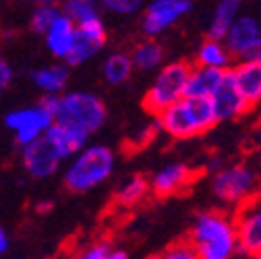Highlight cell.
<instances>
[{
  "instance_id": "obj_1",
  "label": "cell",
  "mask_w": 261,
  "mask_h": 259,
  "mask_svg": "<svg viewBox=\"0 0 261 259\" xmlns=\"http://www.w3.org/2000/svg\"><path fill=\"white\" fill-rule=\"evenodd\" d=\"M155 116L162 131L174 139H191L203 135L218 124L210 95H185Z\"/></svg>"
},
{
  "instance_id": "obj_2",
  "label": "cell",
  "mask_w": 261,
  "mask_h": 259,
  "mask_svg": "<svg viewBox=\"0 0 261 259\" xmlns=\"http://www.w3.org/2000/svg\"><path fill=\"white\" fill-rule=\"evenodd\" d=\"M189 241L201 259H228L239 249L237 224L226 214L201 212L191 226Z\"/></svg>"
},
{
  "instance_id": "obj_3",
  "label": "cell",
  "mask_w": 261,
  "mask_h": 259,
  "mask_svg": "<svg viewBox=\"0 0 261 259\" xmlns=\"http://www.w3.org/2000/svg\"><path fill=\"white\" fill-rule=\"evenodd\" d=\"M52 122L71 126L91 135L97 128H102V124L106 122V106L93 93L73 91L58 98L52 114Z\"/></svg>"
},
{
  "instance_id": "obj_4",
  "label": "cell",
  "mask_w": 261,
  "mask_h": 259,
  "mask_svg": "<svg viewBox=\"0 0 261 259\" xmlns=\"http://www.w3.org/2000/svg\"><path fill=\"white\" fill-rule=\"evenodd\" d=\"M114 170V151L106 145L83 147L79 158L64 174V187L73 193H85L102 185Z\"/></svg>"
},
{
  "instance_id": "obj_5",
  "label": "cell",
  "mask_w": 261,
  "mask_h": 259,
  "mask_svg": "<svg viewBox=\"0 0 261 259\" xmlns=\"http://www.w3.org/2000/svg\"><path fill=\"white\" fill-rule=\"evenodd\" d=\"M189 71H191V64L187 60L168 62L166 67H162V71L155 75L151 87L147 89L143 98V108L149 116L160 114L170 104L185 98V85H187Z\"/></svg>"
},
{
  "instance_id": "obj_6",
  "label": "cell",
  "mask_w": 261,
  "mask_h": 259,
  "mask_svg": "<svg viewBox=\"0 0 261 259\" xmlns=\"http://www.w3.org/2000/svg\"><path fill=\"white\" fill-rule=\"evenodd\" d=\"M257 185V174L247 164H232L216 170L212 180L214 195L222 203H245Z\"/></svg>"
},
{
  "instance_id": "obj_7",
  "label": "cell",
  "mask_w": 261,
  "mask_h": 259,
  "mask_svg": "<svg viewBox=\"0 0 261 259\" xmlns=\"http://www.w3.org/2000/svg\"><path fill=\"white\" fill-rule=\"evenodd\" d=\"M106 40H108V34H106V27L100 21V17L77 23L73 46H71L69 54L64 56V60H67L71 67H79V64H83L85 60H89L91 56L100 52L104 48Z\"/></svg>"
},
{
  "instance_id": "obj_8",
  "label": "cell",
  "mask_w": 261,
  "mask_h": 259,
  "mask_svg": "<svg viewBox=\"0 0 261 259\" xmlns=\"http://www.w3.org/2000/svg\"><path fill=\"white\" fill-rule=\"evenodd\" d=\"M193 9L191 0H151L145 7V17H143V34L149 38L160 36L162 31L170 29L178 19L189 15Z\"/></svg>"
},
{
  "instance_id": "obj_9",
  "label": "cell",
  "mask_w": 261,
  "mask_h": 259,
  "mask_svg": "<svg viewBox=\"0 0 261 259\" xmlns=\"http://www.w3.org/2000/svg\"><path fill=\"white\" fill-rule=\"evenodd\" d=\"M210 98H212V106H214V114H216L218 122L234 120V118H239V116H243V114H247L251 110L249 102L241 95V91L237 89V85L232 81L230 69L224 73L222 81L210 93Z\"/></svg>"
},
{
  "instance_id": "obj_10",
  "label": "cell",
  "mask_w": 261,
  "mask_h": 259,
  "mask_svg": "<svg viewBox=\"0 0 261 259\" xmlns=\"http://www.w3.org/2000/svg\"><path fill=\"white\" fill-rule=\"evenodd\" d=\"M239 253L247 257H261V199L243 205L237 218Z\"/></svg>"
},
{
  "instance_id": "obj_11",
  "label": "cell",
  "mask_w": 261,
  "mask_h": 259,
  "mask_svg": "<svg viewBox=\"0 0 261 259\" xmlns=\"http://www.w3.org/2000/svg\"><path fill=\"white\" fill-rule=\"evenodd\" d=\"M23 160H25V168L29 170L31 176L44 178V176H50L56 172L62 158L58 156V151H56L54 143L48 139V135H38L34 141H29L25 145Z\"/></svg>"
},
{
  "instance_id": "obj_12",
  "label": "cell",
  "mask_w": 261,
  "mask_h": 259,
  "mask_svg": "<svg viewBox=\"0 0 261 259\" xmlns=\"http://www.w3.org/2000/svg\"><path fill=\"white\" fill-rule=\"evenodd\" d=\"M230 75L251 108L261 104V58L241 60L237 67H230Z\"/></svg>"
},
{
  "instance_id": "obj_13",
  "label": "cell",
  "mask_w": 261,
  "mask_h": 259,
  "mask_svg": "<svg viewBox=\"0 0 261 259\" xmlns=\"http://www.w3.org/2000/svg\"><path fill=\"white\" fill-rule=\"evenodd\" d=\"M261 38V25L255 17H237L232 21V25L228 27L226 36H224V42H226V48L232 52V56H243L257 40Z\"/></svg>"
},
{
  "instance_id": "obj_14",
  "label": "cell",
  "mask_w": 261,
  "mask_h": 259,
  "mask_svg": "<svg viewBox=\"0 0 261 259\" xmlns=\"http://www.w3.org/2000/svg\"><path fill=\"white\" fill-rule=\"evenodd\" d=\"M191 178H193V172L185 164H180V162H174V164H168L162 170H158L149 187L158 197H168V195H174V193L182 191L191 183Z\"/></svg>"
},
{
  "instance_id": "obj_15",
  "label": "cell",
  "mask_w": 261,
  "mask_h": 259,
  "mask_svg": "<svg viewBox=\"0 0 261 259\" xmlns=\"http://www.w3.org/2000/svg\"><path fill=\"white\" fill-rule=\"evenodd\" d=\"M46 135L54 143L60 158H69V156L77 153L79 149H83L85 143H87V137H89L83 131H77V128L64 126V124H58V122H52L46 128Z\"/></svg>"
},
{
  "instance_id": "obj_16",
  "label": "cell",
  "mask_w": 261,
  "mask_h": 259,
  "mask_svg": "<svg viewBox=\"0 0 261 259\" xmlns=\"http://www.w3.org/2000/svg\"><path fill=\"white\" fill-rule=\"evenodd\" d=\"M46 34H48V48L52 50V54L58 58H64L75 40V21L69 19L64 13H60Z\"/></svg>"
},
{
  "instance_id": "obj_17",
  "label": "cell",
  "mask_w": 261,
  "mask_h": 259,
  "mask_svg": "<svg viewBox=\"0 0 261 259\" xmlns=\"http://www.w3.org/2000/svg\"><path fill=\"white\" fill-rule=\"evenodd\" d=\"M228 71V69H226ZM224 69H214V67H191L189 77H187V85H185V95H210L218 83L222 81Z\"/></svg>"
},
{
  "instance_id": "obj_18",
  "label": "cell",
  "mask_w": 261,
  "mask_h": 259,
  "mask_svg": "<svg viewBox=\"0 0 261 259\" xmlns=\"http://www.w3.org/2000/svg\"><path fill=\"white\" fill-rule=\"evenodd\" d=\"M197 64L214 69H230L232 67V52L226 48L224 40L207 38L197 50Z\"/></svg>"
},
{
  "instance_id": "obj_19",
  "label": "cell",
  "mask_w": 261,
  "mask_h": 259,
  "mask_svg": "<svg viewBox=\"0 0 261 259\" xmlns=\"http://www.w3.org/2000/svg\"><path fill=\"white\" fill-rule=\"evenodd\" d=\"M241 5H243V0H220L214 13V19H212V25H210V31H207V38L224 40L228 27L239 17Z\"/></svg>"
},
{
  "instance_id": "obj_20",
  "label": "cell",
  "mask_w": 261,
  "mask_h": 259,
  "mask_svg": "<svg viewBox=\"0 0 261 259\" xmlns=\"http://www.w3.org/2000/svg\"><path fill=\"white\" fill-rule=\"evenodd\" d=\"M7 124L13 126V128H34V131H44L52 124V116L48 112H44L40 106L31 108V110H19V112H13L9 114L7 118Z\"/></svg>"
},
{
  "instance_id": "obj_21",
  "label": "cell",
  "mask_w": 261,
  "mask_h": 259,
  "mask_svg": "<svg viewBox=\"0 0 261 259\" xmlns=\"http://www.w3.org/2000/svg\"><path fill=\"white\" fill-rule=\"evenodd\" d=\"M133 60L130 56L122 54V52H116L112 56L106 58L104 62V79L110 83V85H122L130 79L133 75Z\"/></svg>"
},
{
  "instance_id": "obj_22",
  "label": "cell",
  "mask_w": 261,
  "mask_h": 259,
  "mask_svg": "<svg viewBox=\"0 0 261 259\" xmlns=\"http://www.w3.org/2000/svg\"><path fill=\"white\" fill-rule=\"evenodd\" d=\"M130 60H133V67L139 71H153L164 60V48L153 40H147L135 48Z\"/></svg>"
},
{
  "instance_id": "obj_23",
  "label": "cell",
  "mask_w": 261,
  "mask_h": 259,
  "mask_svg": "<svg viewBox=\"0 0 261 259\" xmlns=\"http://www.w3.org/2000/svg\"><path fill=\"white\" fill-rule=\"evenodd\" d=\"M149 191V183L143 178V176H130L116 193V201L124 208H130L139 203Z\"/></svg>"
},
{
  "instance_id": "obj_24",
  "label": "cell",
  "mask_w": 261,
  "mask_h": 259,
  "mask_svg": "<svg viewBox=\"0 0 261 259\" xmlns=\"http://www.w3.org/2000/svg\"><path fill=\"white\" fill-rule=\"evenodd\" d=\"M34 77L36 85H40L42 89H46L48 93H58L64 89L67 85V69L64 67H50V69H44V71H36L31 73Z\"/></svg>"
},
{
  "instance_id": "obj_25",
  "label": "cell",
  "mask_w": 261,
  "mask_h": 259,
  "mask_svg": "<svg viewBox=\"0 0 261 259\" xmlns=\"http://www.w3.org/2000/svg\"><path fill=\"white\" fill-rule=\"evenodd\" d=\"M62 13L67 15L69 19H73L75 23H83V21L100 17V15H97L95 0H67V3H64Z\"/></svg>"
},
{
  "instance_id": "obj_26",
  "label": "cell",
  "mask_w": 261,
  "mask_h": 259,
  "mask_svg": "<svg viewBox=\"0 0 261 259\" xmlns=\"http://www.w3.org/2000/svg\"><path fill=\"white\" fill-rule=\"evenodd\" d=\"M58 15H60V13L54 9V5H42V7L34 13V19H31V29H34L36 34H46Z\"/></svg>"
},
{
  "instance_id": "obj_27",
  "label": "cell",
  "mask_w": 261,
  "mask_h": 259,
  "mask_svg": "<svg viewBox=\"0 0 261 259\" xmlns=\"http://www.w3.org/2000/svg\"><path fill=\"white\" fill-rule=\"evenodd\" d=\"M143 3L145 0H102L104 9L116 15H135L137 11H141Z\"/></svg>"
},
{
  "instance_id": "obj_28",
  "label": "cell",
  "mask_w": 261,
  "mask_h": 259,
  "mask_svg": "<svg viewBox=\"0 0 261 259\" xmlns=\"http://www.w3.org/2000/svg\"><path fill=\"white\" fill-rule=\"evenodd\" d=\"M164 259H197V251L191 245V241H182L176 243L172 247H168L164 253H162Z\"/></svg>"
},
{
  "instance_id": "obj_29",
  "label": "cell",
  "mask_w": 261,
  "mask_h": 259,
  "mask_svg": "<svg viewBox=\"0 0 261 259\" xmlns=\"http://www.w3.org/2000/svg\"><path fill=\"white\" fill-rule=\"evenodd\" d=\"M112 249H114V247H112L110 241H97V243H93L87 251H83L81 257H85V259H110Z\"/></svg>"
},
{
  "instance_id": "obj_30",
  "label": "cell",
  "mask_w": 261,
  "mask_h": 259,
  "mask_svg": "<svg viewBox=\"0 0 261 259\" xmlns=\"http://www.w3.org/2000/svg\"><path fill=\"white\" fill-rule=\"evenodd\" d=\"M11 77H13V73H11V69H9V64H7L3 58H0V89H5V87L9 85Z\"/></svg>"
},
{
  "instance_id": "obj_31",
  "label": "cell",
  "mask_w": 261,
  "mask_h": 259,
  "mask_svg": "<svg viewBox=\"0 0 261 259\" xmlns=\"http://www.w3.org/2000/svg\"><path fill=\"white\" fill-rule=\"evenodd\" d=\"M222 164H224V162H222V158H220V156H216V158H212V160L207 162V168L216 172V170H220V168H222Z\"/></svg>"
},
{
  "instance_id": "obj_32",
  "label": "cell",
  "mask_w": 261,
  "mask_h": 259,
  "mask_svg": "<svg viewBox=\"0 0 261 259\" xmlns=\"http://www.w3.org/2000/svg\"><path fill=\"white\" fill-rule=\"evenodd\" d=\"M126 257H128V253H126V251H116V249H112L110 259H126Z\"/></svg>"
},
{
  "instance_id": "obj_33",
  "label": "cell",
  "mask_w": 261,
  "mask_h": 259,
  "mask_svg": "<svg viewBox=\"0 0 261 259\" xmlns=\"http://www.w3.org/2000/svg\"><path fill=\"white\" fill-rule=\"evenodd\" d=\"M7 247H9V241H7L5 232H3V230H0V251H7Z\"/></svg>"
},
{
  "instance_id": "obj_34",
  "label": "cell",
  "mask_w": 261,
  "mask_h": 259,
  "mask_svg": "<svg viewBox=\"0 0 261 259\" xmlns=\"http://www.w3.org/2000/svg\"><path fill=\"white\" fill-rule=\"evenodd\" d=\"M60 0H40V5H56Z\"/></svg>"
},
{
  "instance_id": "obj_35",
  "label": "cell",
  "mask_w": 261,
  "mask_h": 259,
  "mask_svg": "<svg viewBox=\"0 0 261 259\" xmlns=\"http://www.w3.org/2000/svg\"><path fill=\"white\" fill-rule=\"evenodd\" d=\"M50 208H52V203H42V205H40V212H44V210H46V212H48V210H50Z\"/></svg>"
}]
</instances>
